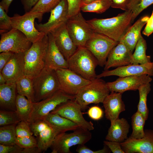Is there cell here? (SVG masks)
Segmentation results:
<instances>
[{
    "mask_svg": "<svg viewBox=\"0 0 153 153\" xmlns=\"http://www.w3.org/2000/svg\"><path fill=\"white\" fill-rule=\"evenodd\" d=\"M0 52H10L24 53L31 46L32 43L20 31L12 28L1 34Z\"/></svg>",
    "mask_w": 153,
    "mask_h": 153,
    "instance_id": "cell-11",
    "label": "cell"
},
{
    "mask_svg": "<svg viewBox=\"0 0 153 153\" xmlns=\"http://www.w3.org/2000/svg\"><path fill=\"white\" fill-rule=\"evenodd\" d=\"M16 144L23 148L37 146V139L33 135L20 137H16Z\"/></svg>",
    "mask_w": 153,
    "mask_h": 153,
    "instance_id": "cell-39",
    "label": "cell"
},
{
    "mask_svg": "<svg viewBox=\"0 0 153 153\" xmlns=\"http://www.w3.org/2000/svg\"><path fill=\"white\" fill-rule=\"evenodd\" d=\"M153 4V0H130L128 10L132 12V22L143 11Z\"/></svg>",
    "mask_w": 153,
    "mask_h": 153,
    "instance_id": "cell-35",
    "label": "cell"
},
{
    "mask_svg": "<svg viewBox=\"0 0 153 153\" xmlns=\"http://www.w3.org/2000/svg\"><path fill=\"white\" fill-rule=\"evenodd\" d=\"M67 60L68 68L84 78L90 81L96 78L95 69L98 62L84 46L77 47Z\"/></svg>",
    "mask_w": 153,
    "mask_h": 153,
    "instance_id": "cell-2",
    "label": "cell"
},
{
    "mask_svg": "<svg viewBox=\"0 0 153 153\" xmlns=\"http://www.w3.org/2000/svg\"><path fill=\"white\" fill-rule=\"evenodd\" d=\"M15 131L17 137H20L33 135L29 124L23 121H21L17 124Z\"/></svg>",
    "mask_w": 153,
    "mask_h": 153,
    "instance_id": "cell-40",
    "label": "cell"
},
{
    "mask_svg": "<svg viewBox=\"0 0 153 153\" xmlns=\"http://www.w3.org/2000/svg\"><path fill=\"white\" fill-rule=\"evenodd\" d=\"M104 143L113 153H125L119 143L107 140Z\"/></svg>",
    "mask_w": 153,
    "mask_h": 153,
    "instance_id": "cell-46",
    "label": "cell"
},
{
    "mask_svg": "<svg viewBox=\"0 0 153 153\" xmlns=\"http://www.w3.org/2000/svg\"><path fill=\"white\" fill-rule=\"evenodd\" d=\"M48 43L45 59V66L55 70L59 68H68L67 60L56 46L52 34H47Z\"/></svg>",
    "mask_w": 153,
    "mask_h": 153,
    "instance_id": "cell-21",
    "label": "cell"
},
{
    "mask_svg": "<svg viewBox=\"0 0 153 153\" xmlns=\"http://www.w3.org/2000/svg\"><path fill=\"white\" fill-rule=\"evenodd\" d=\"M7 83L6 80L1 72H0V85Z\"/></svg>",
    "mask_w": 153,
    "mask_h": 153,
    "instance_id": "cell-53",
    "label": "cell"
},
{
    "mask_svg": "<svg viewBox=\"0 0 153 153\" xmlns=\"http://www.w3.org/2000/svg\"><path fill=\"white\" fill-rule=\"evenodd\" d=\"M59 134L74 131L79 126L76 124L57 114L50 113L43 119Z\"/></svg>",
    "mask_w": 153,
    "mask_h": 153,
    "instance_id": "cell-26",
    "label": "cell"
},
{
    "mask_svg": "<svg viewBox=\"0 0 153 153\" xmlns=\"http://www.w3.org/2000/svg\"><path fill=\"white\" fill-rule=\"evenodd\" d=\"M153 33V10L152 14L146 24V26L143 31L144 35L148 37Z\"/></svg>",
    "mask_w": 153,
    "mask_h": 153,
    "instance_id": "cell-49",
    "label": "cell"
},
{
    "mask_svg": "<svg viewBox=\"0 0 153 153\" xmlns=\"http://www.w3.org/2000/svg\"><path fill=\"white\" fill-rule=\"evenodd\" d=\"M68 5V18L80 12L83 0H67Z\"/></svg>",
    "mask_w": 153,
    "mask_h": 153,
    "instance_id": "cell-41",
    "label": "cell"
},
{
    "mask_svg": "<svg viewBox=\"0 0 153 153\" xmlns=\"http://www.w3.org/2000/svg\"><path fill=\"white\" fill-rule=\"evenodd\" d=\"M33 80L35 102L48 98L60 89L55 70L46 66Z\"/></svg>",
    "mask_w": 153,
    "mask_h": 153,
    "instance_id": "cell-5",
    "label": "cell"
},
{
    "mask_svg": "<svg viewBox=\"0 0 153 153\" xmlns=\"http://www.w3.org/2000/svg\"><path fill=\"white\" fill-rule=\"evenodd\" d=\"M90 131L79 127L73 132L57 135L51 146V153H71L70 148L76 145L85 144L92 137Z\"/></svg>",
    "mask_w": 153,
    "mask_h": 153,
    "instance_id": "cell-7",
    "label": "cell"
},
{
    "mask_svg": "<svg viewBox=\"0 0 153 153\" xmlns=\"http://www.w3.org/2000/svg\"><path fill=\"white\" fill-rule=\"evenodd\" d=\"M17 124L0 126V144L5 145L16 144L15 128Z\"/></svg>",
    "mask_w": 153,
    "mask_h": 153,
    "instance_id": "cell-33",
    "label": "cell"
},
{
    "mask_svg": "<svg viewBox=\"0 0 153 153\" xmlns=\"http://www.w3.org/2000/svg\"><path fill=\"white\" fill-rule=\"evenodd\" d=\"M143 75L153 76V62L144 64H131L117 67L112 70H104L97 75L96 78H101L111 76L124 77Z\"/></svg>",
    "mask_w": 153,
    "mask_h": 153,
    "instance_id": "cell-15",
    "label": "cell"
},
{
    "mask_svg": "<svg viewBox=\"0 0 153 153\" xmlns=\"http://www.w3.org/2000/svg\"><path fill=\"white\" fill-rule=\"evenodd\" d=\"M129 128V125L126 119L118 118L111 122L105 139L121 143L128 138Z\"/></svg>",
    "mask_w": 153,
    "mask_h": 153,
    "instance_id": "cell-23",
    "label": "cell"
},
{
    "mask_svg": "<svg viewBox=\"0 0 153 153\" xmlns=\"http://www.w3.org/2000/svg\"><path fill=\"white\" fill-rule=\"evenodd\" d=\"M55 44L65 58L67 60L75 52L77 47L71 38L66 23L50 32Z\"/></svg>",
    "mask_w": 153,
    "mask_h": 153,
    "instance_id": "cell-18",
    "label": "cell"
},
{
    "mask_svg": "<svg viewBox=\"0 0 153 153\" xmlns=\"http://www.w3.org/2000/svg\"><path fill=\"white\" fill-rule=\"evenodd\" d=\"M145 120L137 111L131 117L132 132L129 137L133 139H140L144 136V127Z\"/></svg>",
    "mask_w": 153,
    "mask_h": 153,
    "instance_id": "cell-32",
    "label": "cell"
},
{
    "mask_svg": "<svg viewBox=\"0 0 153 153\" xmlns=\"http://www.w3.org/2000/svg\"><path fill=\"white\" fill-rule=\"evenodd\" d=\"M132 54L127 46L122 41H120L109 53L104 66V70L131 64Z\"/></svg>",
    "mask_w": 153,
    "mask_h": 153,
    "instance_id": "cell-20",
    "label": "cell"
},
{
    "mask_svg": "<svg viewBox=\"0 0 153 153\" xmlns=\"http://www.w3.org/2000/svg\"><path fill=\"white\" fill-rule=\"evenodd\" d=\"M97 0H83V3L85 4H89Z\"/></svg>",
    "mask_w": 153,
    "mask_h": 153,
    "instance_id": "cell-54",
    "label": "cell"
},
{
    "mask_svg": "<svg viewBox=\"0 0 153 153\" xmlns=\"http://www.w3.org/2000/svg\"><path fill=\"white\" fill-rule=\"evenodd\" d=\"M152 80L147 75L119 77L115 81L106 83L110 92L122 94L128 90H136L142 85L150 83Z\"/></svg>",
    "mask_w": 153,
    "mask_h": 153,
    "instance_id": "cell-16",
    "label": "cell"
},
{
    "mask_svg": "<svg viewBox=\"0 0 153 153\" xmlns=\"http://www.w3.org/2000/svg\"><path fill=\"white\" fill-rule=\"evenodd\" d=\"M66 25L71 38L77 47L84 46L94 32L80 12L69 18Z\"/></svg>",
    "mask_w": 153,
    "mask_h": 153,
    "instance_id": "cell-10",
    "label": "cell"
},
{
    "mask_svg": "<svg viewBox=\"0 0 153 153\" xmlns=\"http://www.w3.org/2000/svg\"><path fill=\"white\" fill-rule=\"evenodd\" d=\"M78 153H106L109 152L106 146L102 149L97 150L93 151L88 148L84 144H79L76 149Z\"/></svg>",
    "mask_w": 153,
    "mask_h": 153,
    "instance_id": "cell-45",
    "label": "cell"
},
{
    "mask_svg": "<svg viewBox=\"0 0 153 153\" xmlns=\"http://www.w3.org/2000/svg\"><path fill=\"white\" fill-rule=\"evenodd\" d=\"M147 16L139 18L130 27L122 39V41L133 53L138 41L141 31L149 18Z\"/></svg>",
    "mask_w": 153,
    "mask_h": 153,
    "instance_id": "cell-25",
    "label": "cell"
},
{
    "mask_svg": "<svg viewBox=\"0 0 153 153\" xmlns=\"http://www.w3.org/2000/svg\"><path fill=\"white\" fill-rule=\"evenodd\" d=\"M22 121L16 111L1 110H0V126L17 124Z\"/></svg>",
    "mask_w": 153,
    "mask_h": 153,
    "instance_id": "cell-36",
    "label": "cell"
},
{
    "mask_svg": "<svg viewBox=\"0 0 153 153\" xmlns=\"http://www.w3.org/2000/svg\"><path fill=\"white\" fill-rule=\"evenodd\" d=\"M111 7L119 8L123 10H128V7L130 0H110Z\"/></svg>",
    "mask_w": 153,
    "mask_h": 153,
    "instance_id": "cell-47",
    "label": "cell"
},
{
    "mask_svg": "<svg viewBox=\"0 0 153 153\" xmlns=\"http://www.w3.org/2000/svg\"><path fill=\"white\" fill-rule=\"evenodd\" d=\"M61 0H39L30 11L40 12L43 14L50 12Z\"/></svg>",
    "mask_w": 153,
    "mask_h": 153,
    "instance_id": "cell-37",
    "label": "cell"
},
{
    "mask_svg": "<svg viewBox=\"0 0 153 153\" xmlns=\"http://www.w3.org/2000/svg\"><path fill=\"white\" fill-rule=\"evenodd\" d=\"M59 134L57 131L49 126L36 137L37 147L42 152L46 151L50 147L55 137Z\"/></svg>",
    "mask_w": 153,
    "mask_h": 153,
    "instance_id": "cell-29",
    "label": "cell"
},
{
    "mask_svg": "<svg viewBox=\"0 0 153 153\" xmlns=\"http://www.w3.org/2000/svg\"><path fill=\"white\" fill-rule=\"evenodd\" d=\"M110 92L106 83L96 78L79 90L75 95V100L82 110H85L90 104L103 103Z\"/></svg>",
    "mask_w": 153,
    "mask_h": 153,
    "instance_id": "cell-4",
    "label": "cell"
},
{
    "mask_svg": "<svg viewBox=\"0 0 153 153\" xmlns=\"http://www.w3.org/2000/svg\"><path fill=\"white\" fill-rule=\"evenodd\" d=\"M132 12L129 10L112 18H94L87 21L94 31L120 42L132 25Z\"/></svg>",
    "mask_w": 153,
    "mask_h": 153,
    "instance_id": "cell-1",
    "label": "cell"
},
{
    "mask_svg": "<svg viewBox=\"0 0 153 153\" xmlns=\"http://www.w3.org/2000/svg\"><path fill=\"white\" fill-rule=\"evenodd\" d=\"M81 110L80 106L75 99L61 104L50 113L57 114L68 119L82 128L90 131L93 130V124L84 118Z\"/></svg>",
    "mask_w": 153,
    "mask_h": 153,
    "instance_id": "cell-13",
    "label": "cell"
},
{
    "mask_svg": "<svg viewBox=\"0 0 153 153\" xmlns=\"http://www.w3.org/2000/svg\"><path fill=\"white\" fill-rule=\"evenodd\" d=\"M13 53L10 52H1L0 54V72L8 62Z\"/></svg>",
    "mask_w": 153,
    "mask_h": 153,
    "instance_id": "cell-48",
    "label": "cell"
},
{
    "mask_svg": "<svg viewBox=\"0 0 153 153\" xmlns=\"http://www.w3.org/2000/svg\"><path fill=\"white\" fill-rule=\"evenodd\" d=\"M110 0H97L89 4L83 3L81 10L85 12L103 13L111 7Z\"/></svg>",
    "mask_w": 153,
    "mask_h": 153,
    "instance_id": "cell-34",
    "label": "cell"
},
{
    "mask_svg": "<svg viewBox=\"0 0 153 153\" xmlns=\"http://www.w3.org/2000/svg\"><path fill=\"white\" fill-rule=\"evenodd\" d=\"M146 41L141 34L132 55L131 64H144L151 62L150 56L146 54Z\"/></svg>",
    "mask_w": 153,
    "mask_h": 153,
    "instance_id": "cell-27",
    "label": "cell"
},
{
    "mask_svg": "<svg viewBox=\"0 0 153 153\" xmlns=\"http://www.w3.org/2000/svg\"><path fill=\"white\" fill-rule=\"evenodd\" d=\"M87 114L89 116L95 120H98L102 118L103 115L102 110L97 106H93L88 110Z\"/></svg>",
    "mask_w": 153,
    "mask_h": 153,
    "instance_id": "cell-43",
    "label": "cell"
},
{
    "mask_svg": "<svg viewBox=\"0 0 153 153\" xmlns=\"http://www.w3.org/2000/svg\"><path fill=\"white\" fill-rule=\"evenodd\" d=\"M39 0H21L25 12L29 11Z\"/></svg>",
    "mask_w": 153,
    "mask_h": 153,
    "instance_id": "cell-50",
    "label": "cell"
},
{
    "mask_svg": "<svg viewBox=\"0 0 153 153\" xmlns=\"http://www.w3.org/2000/svg\"><path fill=\"white\" fill-rule=\"evenodd\" d=\"M29 125L33 135L36 137L49 126L43 120L35 121L29 124Z\"/></svg>",
    "mask_w": 153,
    "mask_h": 153,
    "instance_id": "cell-42",
    "label": "cell"
},
{
    "mask_svg": "<svg viewBox=\"0 0 153 153\" xmlns=\"http://www.w3.org/2000/svg\"><path fill=\"white\" fill-rule=\"evenodd\" d=\"M150 83L141 86L138 89L139 99L137 106V111L143 116L145 120H147L149 110L147 105V97L151 90Z\"/></svg>",
    "mask_w": 153,
    "mask_h": 153,
    "instance_id": "cell-31",
    "label": "cell"
},
{
    "mask_svg": "<svg viewBox=\"0 0 153 153\" xmlns=\"http://www.w3.org/2000/svg\"><path fill=\"white\" fill-rule=\"evenodd\" d=\"M68 5L67 0H61L50 12L48 21L44 24L35 23L36 28L40 32L47 35L61 25L68 19Z\"/></svg>",
    "mask_w": 153,
    "mask_h": 153,
    "instance_id": "cell-14",
    "label": "cell"
},
{
    "mask_svg": "<svg viewBox=\"0 0 153 153\" xmlns=\"http://www.w3.org/2000/svg\"><path fill=\"white\" fill-rule=\"evenodd\" d=\"M13 0H2L0 3V5L4 8L7 13L8 11L9 7Z\"/></svg>",
    "mask_w": 153,
    "mask_h": 153,
    "instance_id": "cell-51",
    "label": "cell"
},
{
    "mask_svg": "<svg viewBox=\"0 0 153 153\" xmlns=\"http://www.w3.org/2000/svg\"><path fill=\"white\" fill-rule=\"evenodd\" d=\"M122 94L119 92H111L103 103L105 117L110 122L119 118L120 114L125 110Z\"/></svg>",
    "mask_w": 153,
    "mask_h": 153,
    "instance_id": "cell-22",
    "label": "cell"
},
{
    "mask_svg": "<svg viewBox=\"0 0 153 153\" xmlns=\"http://www.w3.org/2000/svg\"><path fill=\"white\" fill-rule=\"evenodd\" d=\"M33 78L24 75L16 82L17 94L35 102Z\"/></svg>",
    "mask_w": 153,
    "mask_h": 153,
    "instance_id": "cell-28",
    "label": "cell"
},
{
    "mask_svg": "<svg viewBox=\"0 0 153 153\" xmlns=\"http://www.w3.org/2000/svg\"><path fill=\"white\" fill-rule=\"evenodd\" d=\"M23 149L16 144L5 145L0 144V153H22Z\"/></svg>",
    "mask_w": 153,
    "mask_h": 153,
    "instance_id": "cell-44",
    "label": "cell"
},
{
    "mask_svg": "<svg viewBox=\"0 0 153 153\" xmlns=\"http://www.w3.org/2000/svg\"><path fill=\"white\" fill-rule=\"evenodd\" d=\"M33 103L25 96L17 94L16 101V111L22 121L28 123Z\"/></svg>",
    "mask_w": 153,
    "mask_h": 153,
    "instance_id": "cell-30",
    "label": "cell"
},
{
    "mask_svg": "<svg viewBox=\"0 0 153 153\" xmlns=\"http://www.w3.org/2000/svg\"><path fill=\"white\" fill-rule=\"evenodd\" d=\"M41 152L37 146L31 148H23L22 153H39Z\"/></svg>",
    "mask_w": 153,
    "mask_h": 153,
    "instance_id": "cell-52",
    "label": "cell"
},
{
    "mask_svg": "<svg viewBox=\"0 0 153 153\" xmlns=\"http://www.w3.org/2000/svg\"><path fill=\"white\" fill-rule=\"evenodd\" d=\"M43 14L40 12L31 11L26 12L22 15L15 14L10 17L12 28L22 32L32 43L36 42L46 35L36 28L34 23L36 19H38L39 22H41Z\"/></svg>",
    "mask_w": 153,
    "mask_h": 153,
    "instance_id": "cell-6",
    "label": "cell"
},
{
    "mask_svg": "<svg viewBox=\"0 0 153 153\" xmlns=\"http://www.w3.org/2000/svg\"><path fill=\"white\" fill-rule=\"evenodd\" d=\"M24 53H13L1 72L7 83H15L24 75Z\"/></svg>",
    "mask_w": 153,
    "mask_h": 153,
    "instance_id": "cell-19",
    "label": "cell"
},
{
    "mask_svg": "<svg viewBox=\"0 0 153 153\" xmlns=\"http://www.w3.org/2000/svg\"><path fill=\"white\" fill-rule=\"evenodd\" d=\"M0 5V33L1 34L10 30L12 28L10 17Z\"/></svg>",
    "mask_w": 153,
    "mask_h": 153,
    "instance_id": "cell-38",
    "label": "cell"
},
{
    "mask_svg": "<svg viewBox=\"0 0 153 153\" xmlns=\"http://www.w3.org/2000/svg\"><path fill=\"white\" fill-rule=\"evenodd\" d=\"M48 43V37L46 34L41 40L32 43L24 53V75L33 78L44 68Z\"/></svg>",
    "mask_w": 153,
    "mask_h": 153,
    "instance_id": "cell-3",
    "label": "cell"
},
{
    "mask_svg": "<svg viewBox=\"0 0 153 153\" xmlns=\"http://www.w3.org/2000/svg\"><path fill=\"white\" fill-rule=\"evenodd\" d=\"M55 71L60 89L69 95H75L81 89L91 82L69 68H59Z\"/></svg>",
    "mask_w": 153,
    "mask_h": 153,
    "instance_id": "cell-12",
    "label": "cell"
},
{
    "mask_svg": "<svg viewBox=\"0 0 153 153\" xmlns=\"http://www.w3.org/2000/svg\"><path fill=\"white\" fill-rule=\"evenodd\" d=\"M143 138L138 139L128 138L120 143L125 153H153V130L145 129Z\"/></svg>",
    "mask_w": 153,
    "mask_h": 153,
    "instance_id": "cell-17",
    "label": "cell"
},
{
    "mask_svg": "<svg viewBox=\"0 0 153 153\" xmlns=\"http://www.w3.org/2000/svg\"><path fill=\"white\" fill-rule=\"evenodd\" d=\"M17 94L16 82L0 85V107L1 110L16 111Z\"/></svg>",
    "mask_w": 153,
    "mask_h": 153,
    "instance_id": "cell-24",
    "label": "cell"
},
{
    "mask_svg": "<svg viewBox=\"0 0 153 153\" xmlns=\"http://www.w3.org/2000/svg\"><path fill=\"white\" fill-rule=\"evenodd\" d=\"M75 98V95L66 94L60 89L44 99L39 102H33L28 123L29 124L37 120H43L46 116L58 106Z\"/></svg>",
    "mask_w": 153,
    "mask_h": 153,
    "instance_id": "cell-8",
    "label": "cell"
},
{
    "mask_svg": "<svg viewBox=\"0 0 153 153\" xmlns=\"http://www.w3.org/2000/svg\"><path fill=\"white\" fill-rule=\"evenodd\" d=\"M118 42L104 35L94 32L84 47L96 58L98 65L103 67L110 51Z\"/></svg>",
    "mask_w": 153,
    "mask_h": 153,
    "instance_id": "cell-9",
    "label": "cell"
}]
</instances>
